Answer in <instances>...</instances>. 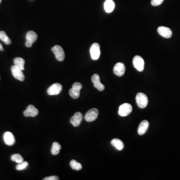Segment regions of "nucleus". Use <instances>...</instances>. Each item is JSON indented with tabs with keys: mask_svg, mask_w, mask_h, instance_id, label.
Wrapping results in <instances>:
<instances>
[{
	"mask_svg": "<svg viewBox=\"0 0 180 180\" xmlns=\"http://www.w3.org/2000/svg\"><path fill=\"white\" fill-rule=\"evenodd\" d=\"M92 82L93 83L94 86L99 91H103L105 89V86L100 82V78L98 74H95L93 76L91 79Z\"/></svg>",
	"mask_w": 180,
	"mask_h": 180,
	"instance_id": "10",
	"label": "nucleus"
},
{
	"mask_svg": "<svg viewBox=\"0 0 180 180\" xmlns=\"http://www.w3.org/2000/svg\"><path fill=\"white\" fill-rule=\"evenodd\" d=\"M90 54L91 58L93 60H97L100 56V47L99 44L97 43L93 44L90 48Z\"/></svg>",
	"mask_w": 180,
	"mask_h": 180,
	"instance_id": "4",
	"label": "nucleus"
},
{
	"mask_svg": "<svg viewBox=\"0 0 180 180\" xmlns=\"http://www.w3.org/2000/svg\"><path fill=\"white\" fill-rule=\"evenodd\" d=\"M136 101L137 105L141 109H144L147 107L148 104V98L145 94L139 93L136 97Z\"/></svg>",
	"mask_w": 180,
	"mask_h": 180,
	"instance_id": "1",
	"label": "nucleus"
},
{
	"mask_svg": "<svg viewBox=\"0 0 180 180\" xmlns=\"http://www.w3.org/2000/svg\"><path fill=\"white\" fill-rule=\"evenodd\" d=\"M98 115H99V111L98 109L93 108L88 111L87 113L86 114L85 119L88 122L94 121L97 119Z\"/></svg>",
	"mask_w": 180,
	"mask_h": 180,
	"instance_id": "6",
	"label": "nucleus"
},
{
	"mask_svg": "<svg viewBox=\"0 0 180 180\" xmlns=\"http://www.w3.org/2000/svg\"><path fill=\"white\" fill-rule=\"evenodd\" d=\"M125 70L126 68L125 65L121 62L117 63L114 67V73L116 75L119 77H121L124 75V74L125 73Z\"/></svg>",
	"mask_w": 180,
	"mask_h": 180,
	"instance_id": "11",
	"label": "nucleus"
},
{
	"mask_svg": "<svg viewBox=\"0 0 180 180\" xmlns=\"http://www.w3.org/2000/svg\"><path fill=\"white\" fill-rule=\"evenodd\" d=\"M132 106L130 104H123L119 107L118 113L121 117H125L130 114L132 111Z\"/></svg>",
	"mask_w": 180,
	"mask_h": 180,
	"instance_id": "5",
	"label": "nucleus"
},
{
	"mask_svg": "<svg viewBox=\"0 0 180 180\" xmlns=\"http://www.w3.org/2000/svg\"><path fill=\"white\" fill-rule=\"evenodd\" d=\"M149 123L146 120H144L141 122L138 129V133L140 135H143L147 132V130L149 128Z\"/></svg>",
	"mask_w": 180,
	"mask_h": 180,
	"instance_id": "16",
	"label": "nucleus"
},
{
	"mask_svg": "<svg viewBox=\"0 0 180 180\" xmlns=\"http://www.w3.org/2000/svg\"><path fill=\"white\" fill-rule=\"evenodd\" d=\"M164 0H151V4L153 6H159L162 4Z\"/></svg>",
	"mask_w": 180,
	"mask_h": 180,
	"instance_id": "26",
	"label": "nucleus"
},
{
	"mask_svg": "<svg viewBox=\"0 0 180 180\" xmlns=\"http://www.w3.org/2000/svg\"><path fill=\"white\" fill-rule=\"evenodd\" d=\"M82 120L83 115L82 113L80 112H77L71 118L70 123H71L74 127H78L81 124Z\"/></svg>",
	"mask_w": 180,
	"mask_h": 180,
	"instance_id": "15",
	"label": "nucleus"
},
{
	"mask_svg": "<svg viewBox=\"0 0 180 180\" xmlns=\"http://www.w3.org/2000/svg\"><path fill=\"white\" fill-rule=\"evenodd\" d=\"M70 165L71 167L72 168V169H73L74 170H81L82 168V166L81 164L77 162L75 160H72L70 162Z\"/></svg>",
	"mask_w": 180,
	"mask_h": 180,
	"instance_id": "23",
	"label": "nucleus"
},
{
	"mask_svg": "<svg viewBox=\"0 0 180 180\" xmlns=\"http://www.w3.org/2000/svg\"><path fill=\"white\" fill-rule=\"evenodd\" d=\"M0 40L4 42L6 45H10L11 43V41L6 35V33L4 31L0 32Z\"/></svg>",
	"mask_w": 180,
	"mask_h": 180,
	"instance_id": "22",
	"label": "nucleus"
},
{
	"mask_svg": "<svg viewBox=\"0 0 180 180\" xmlns=\"http://www.w3.org/2000/svg\"><path fill=\"white\" fill-rule=\"evenodd\" d=\"M44 180H58L59 178L58 176H53L50 177H46L43 179Z\"/></svg>",
	"mask_w": 180,
	"mask_h": 180,
	"instance_id": "27",
	"label": "nucleus"
},
{
	"mask_svg": "<svg viewBox=\"0 0 180 180\" xmlns=\"http://www.w3.org/2000/svg\"><path fill=\"white\" fill-rule=\"evenodd\" d=\"M14 64L16 67L21 69L22 71L24 70L25 67L24 65L25 63V61L22 58H16L14 60Z\"/></svg>",
	"mask_w": 180,
	"mask_h": 180,
	"instance_id": "20",
	"label": "nucleus"
},
{
	"mask_svg": "<svg viewBox=\"0 0 180 180\" xmlns=\"http://www.w3.org/2000/svg\"><path fill=\"white\" fill-rule=\"evenodd\" d=\"M0 51H4V48H3L2 45L1 43H0Z\"/></svg>",
	"mask_w": 180,
	"mask_h": 180,
	"instance_id": "28",
	"label": "nucleus"
},
{
	"mask_svg": "<svg viewBox=\"0 0 180 180\" xmlns=\"http://www.w3.org/2000/svg\"><path fill=\"white\" fill-rule=\"evenodd\" d=\"M11 71L15 78L20 81H24L25 76L21 69L16 67L15 65H14L12 66Z\"/></svg>",
	"mask_w": 180,
	"mask_h": 180,
	"instance_id": "9",
	"label": "nucleus"
},
{
	"mask_svg": "<svg viewBox=\"0 0 180 180\" xmlns=\"http://www.w3.org/2000/svg\"><path fill=\"white\" fill-rule=\"evenodd\" d=\"M11 160L19 164L24 161V159L21 155L18 154H14L12 156Z\"/></svg>",
	"mask_w": 180,
	"mask_h": 180,
	"instance_id": "24",
	"label": "nucleus"
},
{
	"mask_svg": "<svg viewBox=\"0 0 180 180\" xmlns=\"http://www.w3.org/2000/svg\"><path fill=\"white\" fill-rule=\"evenodd\" d=\"M158 33L161 36L165 38H170L172 36V31L170 28L168 27L160 26L158 28Z\"/></svg>",
	"mask_w": 180,
	"mask_h": 180,
	"instance_id": "13",
	"label": "nucleus"
},
{
	"mask_svg": "<svg viewBox=\"0 0 180 180\" xmlns=\"http://www.w3.org/2000/svg\"><path fill=\"white\" fill-rule=\"evenodd\" d=\"M61 149V146L60 144L57 142H55L52 145L51 149V153L53 155H57L60 153V150Z\"/></svg>",
	"mask_w": 180,
	"mask_h": 180,
	"instance_id": "21",
	"label": "nucleus"
},
{
	"mask_svg": "<svg viewBox=\"0 0 180 180\" xmlns=\"http://www.w3.org/2000/svg\"><path fill=\"white\" fill-rule=\"evenodd\" d=\"M52 52H53L56 58L58 61L62 62L64 60L65 58L64 51L63 48L59 45H56L54 47L52 48Z\"/></svg>",
	"mask_w": 180,
	"mask_h": 180,
	"instance_id": "3",
	"label": "nucleus"
},
{
	"mask_svg": "<svg viewBox=\"0 0 180 180\" xmlns=\"http://www.w3.org/2000/svg\"><path fill=\"white\" fill-rule=\"evenodd\" d=\"M111 144L115 148L119 151L122 150L124 147V145L123 142L119 139H114L113 140L111 141Z\"/></svg>",
	"mask_w": 180,
	"mask_h": 180,
	"instance_id": "19",
	"label": "nucleus"
},
{
	"mask_svg": "<svg viewBox=\"0 0 180 180\" xmlns=\"http://www.w3.org/2000/svg\"><path fill=\"white\" fill-rule=\"evenodd\" d=\"M26 42H29L33 44L38 39V35L34 31H29L26 34Z\"/></svg>",
	"mask_w": 180,
	"mask_h": 180,
	"instance_id": "17",
	"label": "nucleus"
},
{
	"mask_svg": "<svg viewBox=\"0 0 180 180\" xmlns=\"http://www.w3.org/2000/svg\"><path fill=\"white\" fill-rule=\"evenodd\" d=\"M82 88V85L80 83L76 82L73 84L72 88L69 90L70 96L74 99H76L80 97V90Z\"/></svg>",
	"mask_w": 180,
	"mask_h": 180,
	"instance_id": "2",
	"label": "nucleus"
},
{
	"mask_svg": "<svg viewBox=\"0 0 180 180\" xmlns=\"http://www.w3.org/2000/svg\"><path fill=\"white\" fill-rule=\"evenodd\" d=\"M28 165H29V164L28 162L23 161L21 163L18 164L16 167V169L18 171L24 170L28 167Z\"/></svg>",
	"mask_w": 180,
	"mask_h": 180,
	"instance_id": "25",
	"label": "nucleus"
},
{
	"mask_svg": "<svg viewBox=\"0 0 180 180\" xmlns=\"http://www.w3.org/2000/svg\"><path fill=\"white\" fill-rule=\"evenodd\" d=\"M133 65L138 71L142 72L144 70V62L142 58L139 56H135L133 60Z\"/></svg>",
	"mask_w": 180,
	"mask_h": 180,
	"instance_id": "7",
	"label": "nucleus"
},
{
	"mask_svg": "<svg viewBox=\"0 0 180 180\" xmlns=\"http://www.w3.org/2000/svg\"><path fill=\"white\" fill-rule=\"evenodd\" d=\"M2 0H0V3H1Z\"/></svg>",
	"mask_w": 180,
	"mask_h": 180,
	"instance_id": "29",
	"label": "nucleus"
},
{
	"mask_svg": "<svg viewBox=\"0 0 180 180\" xmlns=\"http://www.w3.org/2000/svg\"><path fill=\"white\" fill-rule=\"evenodd\" d=\"M115 3L112 0H106L104 3V9L107 13H110L113 11L115 8Z\"/></svg>",
	"mask_w": 180,
	"mask_h": 180,
	"instance_id": "18",
	"label": "nucleus"
},
{
	"mask_svg": "<svg viewBox=\"0 0 180 180\" xmlns=\"http://www.w3.org/2000/svg\"><path fill=\"white\" fill-rule=\"evenodd\" d=\"M39 111L34 105H30L27 107V109L24 112V116L25 117H34L38 115Z\"/></svg>",
	"mask_w": 180,
	"mask_h": 180,
	"instance_id": "12",
	"label": "nucleus"
},
{
	"mask_svg": "<svg viewBox=\"0 0 180 180\" xmlns=\"http://www.w3.org/2000/svg\"><path fill=\"white\" fill-rule=\"evenodd\" d=\"M62 86L59 83H55L51 86L47 90L48 94L49 95H57L61 92Z\"/></svg>",
	"mask_w": 180,
	"mask_h": 180,
	"instance_id": "8",
	"label": "nucleus"
},
{
	"mask_svg": "<svg viewBox=\"0 0 180 180\" xmlns=\"http://www.w3.org/2000/svg\"><path fill=\"white\" fill-rule=\"evenodd\" d=\"M4 141L6 145L8 146H13L15 143V138L13 134L10 132H7L5 133L3 136Z\"/></svg>",
	"mask_w": 180,
	"mask_h": 180,
	"instance_id": "14",
	"label": "nucleus"
}]
</instances>
